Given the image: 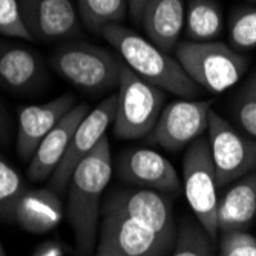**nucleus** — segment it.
Returning <instances> with one entry per match:
<instances>
[{
    "label": "nucleus",
    "instance_id": "obj_33",
    "mask_svg": "<svg viewBox=\"0 0 256 256\" xmlns=\"http://www.w3.org/2000/svg\"><path fill=\"white\" fill-rule=\"evenodd\" d=\"M247 2H252V4H256V0H247Z\"/></svg>",
    "mask_w": 256,
    "mask_h": 256
},
{
    "label": "nucleus",
    "instance_id": "obj_23",
    "mask_svg": "<svg viewBox=\"0 0 256 256\" xmlns=\"http://www.w3.org/2000/svg\"><path fill=\"white\" fill-rule=\"evenodd\" d=\"M228 42L238 52L256 48V8L238 6L232 11L228 17Z\"/></svg>",
    "mask_w": 256,
    "mask_h": 256
},
{
    "label": "nucleus",
    "instance_id": "obj_16",
    "mask_svg": "<svg viewBox=\"0 0 256 256\" xmlns=\"http://www.w3.org/2000/svg\"><path fill=\"white\" fill-rule=\"evenodd\" d=\"M86 103H77L64 117L56 124V128L46 135L32 155L26 175L32 181H44L52 176L54 170L60 164L63 155L68 150L72 135L82 120L89 114Z\"/></svg>",
    "mask_w": 256,
    "mask_h": 256
},
{
    "label": "nucleus",
    "instance_id": "obj_17",
    "mask_svg": "<svg viewBox=\"0 0 256 256\" xmlns=\"http://www.w3.org/2000/svg\"><path fill=\"white\" fill-rule=\"evenodd\" d=\"M140 25L148 40L168 54L174 52L186 26L184 0H149Z\"/></svg>",
    "mask_w": 256,
    "mask_h": 256
},
{
    "label": "nucleus",
    "instance_id": "obj_19",
    "mask_svg": "<svg viewBox=\"0 0 256 256\" xmlns=\"http://www.w3.org/2000/svg\"><path fill=\"white\" fill-rule=\"evenodd\" d=\"M63 218V206L58 194L48 189L26 190L17 204L14 220L34 235H42L56 228Z\"/></svg>",
    "mask_w": 256,
    "mask_h": 256
},
{
    "label": "nucleus",
    "instance_id": "obj_10",
    "mask_svg": "<svg viewBox=\"0 0 256 256\" xmlns=\"http://www.w3.org/2000/svg\"><path fill=\"white\" fill-rule=\"evenodd\" d=\"M117 104L118 97L117 94H112L104 98L96 109L89 110V114L82 120L72 135V140L69 143L60 164L50 178L51 190L58 195L64 194L78 162L94 150V148L100 143V140L106 135L109 124L114 123L115 114H117Z\"/></svg>",
    "mask_w": 256,
    "mask_h": 256
},
{
    "label": "nucleus",
    "instance_id": "obj_13",
    "mask_svg": "<svg viewBox=\"0 0 256 256\" xmlns=\"http://www.w3.org/2000/svg\"><path fill=\"white\" fill-rule=\"evenodd\" d=\"M117 175L124 182L161 194H178L181 180L172 162L150 149H128L117 160Z\"/></svg>",
    "mask_w": 256,
    "mask_h": 256
},
{
    "label": "nucleus",
    "instance_id": "obj_24",
    "mask_svg": "<svg viewBox=\"0 0 256 256\" xmlns=\"http://www.w3.org/2000/svg\"><path fill=\"white\" fill-rule=\"evenodd\" d=\"M25 192L26 186L20 174L0 156V218L14 220L17 204Z\"/></svg>",
    "mask_w": 256,
    "mask_h": 256
},
{
    "label": "nucleus",
    "instance_id": "obj_22",
    "mask_svg": "<svg viewBox=\"0 0 256 256\" xmlns=\"http://www.w3.org/2000/svg\"><path fill=\"white\" fill-rule=\"evenodd\" d=\"M170 256H214L212 240L200 222L184 220L178 227Z\"/></svg>",
    "mask_w": 256,
    "mask_h": 256
},
{
    "label": "nucleus",
    "instance_id": "obj_29",
    "mask_svg": "<svg viewBox=\"0 0 256 256\" xmlns=\"http://www.w3.org/2000/svg\"><path fill=\"white\" fill-rule=\"evenodd\" d=\"M128 2H129V11H130L132 18L135 20L136 25H140V23H142L143 10L149 0H128Z\"/></svg>",
    "mask_w": 256,
    "mask_h": 256
},
{
    "label": "nucleus",
    "instance_id": "obj_31",
    "mask_svg": "<svg viewBox=\"0 0 256 256\" xmlns=\"http://www.w3.org/2000/svg\"><path fill=\"white\" fill-rule=\"evenodd\" d=\"M247 84H248V86H250V88H252V89L254 90V94H256V72H254V74L252 76V78H250V80L247 82Z\"/></svg>",
    "mask_w": 256,
    "mask_h": 256
},
{
    "label": "nucleus",
    "instance_id": "obj_2",
    "mask_svg": "<svg viewBox=\"0 0 256 256\" xmlns=\"http://www.w3.org/2000/svg\"><path fill=\"white\" fill-rule=\"evenodd\" d=\"M100 36L120 54L124 64L148 83L189 100H196L204 92L175 57L160 50L134 30L123 26L122 23H114L104 26Z\"/></svg>",
    "mask_w": 256,
    "mask_h": 256
},
{
    "label": "nucleus",
    "instance_id": "obj_7",
    "mask_svg": "<svg viewBox=\"0 0 256 256\" xmlns=\"http://www.w3.org/2000/svg\"><path fill=\"white\" fill-rule=\"evenodd\" d=\"M174 244L135 220L102 206L98 241L92 256H166Z\"/></svg>",
    "mask_w": 256,
    "mask_h": 256
},
{
    "label": "nucleus",
    "instance_id": "obj_30",
    "mask_svg": "<svg viewBox=\"0 0 256 256\" xmlns=\"http://www.w3.org/2000/svg\"><path fill=\"white\" fill-rule=\"evenodd\" d=\"M6 132H8V129H6V115H5L2 106H0V140L6 135Z\"/></svg>",
    "mask_w": 256,
    "mask_h": 256
},
{
    "label": "nucleus",
    "instance_id": "obj_1",
    "mask_svg": "<svg viewBox=\"0 0 256 256\" xmlns=\"http://www.w3.org/2000/svg\"><path fill=\"white\" fill-rule=\"evenodd\" d=\"M112 176L109 138L104 135L78 162L68 186L66 215L72 228L76 256H92L98 241L102 196Z\"/></svg>",
    "mask_w": 256,
    "mask_h": 256
},
{
    "label": "nucleus",
    "instance_id": "obj_28",
    "mask_svg": "<svg viewBox=\"0 0 256 256\" xmlns=\"http://www.w3.org/2000/svg\"><path fill=\"white\" fill-rule=\"evenodd\" d=\"M64 250L57 242H44L36 248L34 256H63Z\"/></svg>",
    "mask_w": 256,
    "mask_h": 256
},
{
    "label": "nucleus",
    "instance_id": "obj_15",
    "mask_svg": "<svg viewBox=\"0 0 256 256\" xmlns=\"http://www.w3.org/2000/svg\"><path fill=\"white\" fill-rule=\"evenodd\" d=\"M46 83L42 57L23 44L0 40V88L12 94H31Z\"/></svg>",
    "mask_w": 256,
    "mask_h": 256
},
{
    "label": "nucleus",
    "instance_id": "obj_32",
    "mask_svg": "<svg viewBox=\"0 0 256 256\" xmlns=\"http://www.w3.org/2000/svg\"><path fill=\"white\" fill-rule=\"evenodd\" d=\"M0 256H6V253H5V248L2 247V244H0Z\"/></svg>",
    "mask_w": 256,
    "mask_h": 256
},
{
    "label": "nucleus",
    "instance_id": "obj_6",
    "mask_svg": "<svg viewBox=\"0 0 256 256\" xmlns=\"http://www.w3.org/2000/svg\"><path fill=\"white\" fill-rule=\"evenodd\" d=\"M184 195L190 210L212 241L218 240V181L207 138H198L182 156Z\"/></svg>",
    "mask_w": 256,
    "mask_h": 256
},
{
    "label": "nucleus",
    "instance_id": "obj_26",
    "mask_svg": "<svg viewBox=\"0 0 256 256\" xmlns=\"http://www.w3.org/2000/svg\"><path fill=\"white\" fill-rule=\"evenodd\" d=\"M234 115L246 135L256 140V94L247 83L234 100Z\"/></svg>",
    "mask_w": 256,
    "mask_h": 256
},
{
    "label": "nucleus",
    "instance_id": "obj_12",
    "mask_svg": "<svg viewBox=\"0 0 256 256\" xmlns=\"http://www.w3.org/2000/svg\"><path fill=\"white\" fill-rule=\"evenodd\" d=\"M18 5L34 40L57 42L82 34L78 11L71 0H18Z\"/></svg>",
    "mask_w": 256,
    "mask_h": 256
},
{
    "label": "nucleus",
    "instance_id": "obj_3",
    "mask_svg": "<svg viewBox=\"0 0 256 256\" xmlns=\"http://www.w3.org/2000/svg\"><path fill=\"white\" fill-rule=\"evenodd\" d=\"M188 76L204 90L221 94L244 76L248 60L222 42L182 40L174 51Z\"/></svg>",
    "mask_w": 256,
    "mask_h": 256
},
{
    "label": "nucleus",
    "instance_id": "obj_20",
    "mask_svg": "<svg viewBox=\"0 0 256 256\" xmlns=\"http://www.w3.org/2000/svg\"><path fill=\"white\" fill-rule=\"evenodd\" d=\"M224 30L221 5L216 0H189L184 32L192 42H214Z\"/></svg>",
    "mask_w": 256,
    "mask_h": 256
},
{
    "label": "nucleus",
    "instance_id": "obj_5",
    "mask_svg": "<svg viewBox=\"0 0 256 256\" xmlns=\"http://www.w3.org/2000/svg\"><path fill=\"white\" fill-rule=\"evenodd\" d=\"M118 104L114 120V134L120 140L148 136L166 103V92L148 83L123 63L118 83Z\"/></svg>",
    "mask_w": 256,
    "mask_h": 256
},
{
    "label": "nucleus",
    "instance_id": "obj_25",
    "mask_svg": "<svg viewBox=\"0 0 256 256\" xmlns=\"http://www.w3.org/2000/svg\"><path fill=\"white\" fill-rule=\"evenodd\" d=\"M0 34L11 38L34 40L23 22L18 0H0Z\"/></svg>",
    "mask_w": 256,
    "mask_h": 256
},
{
    "label": "nucleus",
    "instance_id": "obj_9",
    "mask_svg": "<svg viewBox=\"0 0 256 256\" xmlns=\"http://www.w3.org/2000/svg\"><path fill=\"white\" fill-rule=\"evenodd\" d=\"M212 100L180 98L164 104L154 130L148 135L150 143L166 150L186 149L208 129Z\"/></svg>",
    "mask_w": 256,
    "mask_h": 256
},
{
    "label": "nucleus",
    "instance_id": "obj_27",
    "mask_svg": "<svg viewBox=\"0 0 256 256\" xmlns=\"http://www.w3.org/2000/svg\"><path fill=\"white\" fill-rule=\"evenodd\" d=\"M220 256H256V238L244 230L226 232L221 236Z\"/></svg>",
    "mask_w": 256,
    "mask_h": 256
},
{
    "label": "nucleus",
    "instance_id": "obj_18",
    "mask_svg": "<svg viewBox=\"0 0 256 256\" xmlns=\"http://www.w3.org/2000/svg\"><path fill=\"white\" fill-rule=\"evenodd\" d=\"M256 216V172H252L224 190L218 202L220 232L246 230Z\"/></svg>",
    "mask_w": 256,
    "mask_h": 256
},
{
    "label": "nucleus",
    "instance_id": "obj_21",
    "mask_svg": "<svg viewBox=\"0 0 256 256\" xmlns=\"http://www.w3.org/2000/svg\"><path fill=\"white\" fill-rule=\"evenodd\" d=\"M128 10V0H77L80 20L90 32L97 34L108 25L122 23Z\"/></svg>",
    "mask_w": 256,
    "mask_h": 256
},
{
    "label": "nucleus",
    "instance_id": "obj_11",
    "mask_svg": "<svg viewBox=\"0 0 256 256\" xmlns=\"http://www.w3.org/2000/svg\"><path fill=\"white\" fill-rule=\"evenodd\" d=\"M175 242L178 227L169 198L152 189H114L103 204Z\"/></svg>",
    "mask_w": 256,
    "mask_h": 256
},
{
    "label": "nucleus",
    "instance_id": "obj_4",
    "mask_svg": "<svg viewBox=\"0 0 256 256\" xmlns=\"http://www.w3.org/2000/svg\"><path fill=\"white\" fill-rule=\"evenodd\" d=\"M122 66L108 50L78 40L64 42L51 56V68L60 77L90 94L118 86Z\"/></svg>",
    "mask_w": 256,
    "mask_h": 256
},
{
    "label": "nucleus",
    "instance_id": "obj_14",
    "mask_svg": "<svg viewBox=\"0 0 256 256\" xmlns=\"http://www.w3.org/2000/svg\"><path fill=\"white\" fill-rule=\"evenodd\" d=\"M76 104V97L72 94H64L48 103L20 109L16 143L20 160L31 161L42 140Z\"/></svg>",
    "mask_w": 256,
    "mask_h": 256
},
{
    "label": "nucleus",
    "instance_id": "obj_8",
    "mask_svg": "<svg viewBox=\"0 0 256 256\" xmlns=\"http://www.w3.org/2000/svg\"><path fill=\"white\" fill-rule=\"evenodd\" d=\"M207 134L220 189L256 170V140L240 132L214 109L208 114Z\"/></svg>",
    "mask_w": 256,
    "mask_h": 256
}]
</instances>
